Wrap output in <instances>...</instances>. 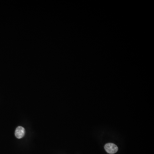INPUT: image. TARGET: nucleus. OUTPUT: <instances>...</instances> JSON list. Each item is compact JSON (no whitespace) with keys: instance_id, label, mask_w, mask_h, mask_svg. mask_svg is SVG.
I'll use <instances>...</instances> for the list:
<instances>
[{"instance_id":"2","label":"nucleus","mask_w":154,"mask_h":154,"mask_svg":"<svg viewBox=\"0 0 154 154\" xmlns=\"http://www.w3.org/2000/svg\"><path fill=\"white\" fill-rule=\"evenodd\" d=\"M25 129L23 127L19 126L15 131V136L18 139H21L25 136Z\"/></svg>"},{"instance_id":"1","label":"nucleus","mask_w":154,"mask_h":154,"mask_svg":"<svg viewBox=\"0 0 154 154\" xmlns=\"http://www.w3.org/2000/svg\"><path fill=\"white\" fill-rule=\"evenodd\" d=\"M104 149L107 153L111 154L115 153L118 150V148L117 145L112 143L106 144L104 146Z\"/></svg>"}]
</instances>
